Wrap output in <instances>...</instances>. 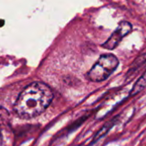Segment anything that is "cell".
I'll list each match as a JSON object with an SVG mask.
<instances>
[{"label": "cell", "instance_id": "obj_1", "mask_svg": "<svg viewBox=\"0 0 146 146\" xmlns=\"http://www.w3.org/2000/svg\"><path fill=\"white\" fill-rule=\"evenodd\" d=\"M53 94L44 83L34 82L23 89L17 97L14 110L22 119H31L41 114L51 104Z\"/></svg>", "mask_w": 146, "mask_h": 146}, {"label": "cell", "instance_id": "obj_2", "mask_svg": "<svg viewBox=\"0 0 146 146\" xmlns=\"http://www.w3.org/2000/svg\"><path fill=\"white\" fill-rule=\"evenodd\" d=\"M119 65V59L111 53L100 56L96 64L88 72V78L93 83H100L108 78Z\"/></svg>", "mask_w": 146, "mask_h": 146}, {"label": "cell", "instance_id": "obj_3", "mask_svg": "<svg viewBox=\"0 0 146 146\" xmlns=\"http://www.w3.org/2000/svg\"><path fill=\"white\" fill-rule=\"evenodd\" d=\"M132 29V26L130 23L123 21L119 23L118 28L114 30V32L111 35V36L104 42L102 46L108 50H113L122 40V39L131 33Z\"/></svg>", "mask_w": 146, "mask_h": 146}, {"label": "cell", "instance_id": "obj_4", "mask_svg": "<svg viewBox=\"0 0 146 146\" xmlns=\"http://www.w3.org/2000/svg\"><path fill=\"white\" fill-rule=\"evenodd\" d=\"M146 87V71L142 75V77L137 81V83L134 84L133 88L131 89V91L130 93L131 96H135L137 94H139L143 89Z\"/></svg>", "mask_w": 146, "mask_h": 146}, {"label": "cell", "instance_id": "obj_5", "mask_svg": "<svg viewBox=\"0 0 146 146\" xmlns=\"http://www.w3.org/2000/svg\"><path fill=\"white\" fill-rule=\"evenodd\" d=\"M144 63H146V48L143 51H142L141 53L135 58V60L133 61L129 69V72L135 71L137 68L141 67Z\"/></svg>", "mask_w": 146, "mask_h": 146}, {"label": "cell", "instance_id": "obj_6", "mask_svg": "<svg viewBox=\"0 0 146 146\" xmlns=\"http://www.w3.org/2000/svg\"><path fill=\"white\" fill-rule=\"evenodd\" d=\"M116 119H112V120H110L108 123H107L97 133H96V135L94 137V139H93V143H95V142H96L97 140H99L102 136H104L108 131H109V129L113 125V124L115 123V121H116Z\"/></svg>", "mask_w": 146, "mask_h": 146}, {"label": "cell", "instance_id": "obj_7", "mask_svg": "<svg viewBox=\"0 0 146 146\" xmlns=\"http://www.w3.org/2000/svg\"><path fill=\"white\" fill-rule=\"evenodd\" d=\"M1 143H2V134H1V130H0V146H1Z\"/></svg>", "mask_w": 146, "mask_h": 146}]
</instances>
